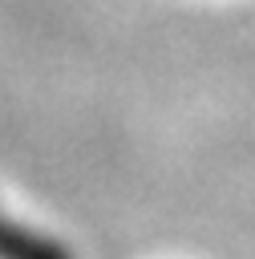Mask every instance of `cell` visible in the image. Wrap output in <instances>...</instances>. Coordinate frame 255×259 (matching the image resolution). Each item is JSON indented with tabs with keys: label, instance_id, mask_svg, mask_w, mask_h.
Returning <instances> with one entry per match:
<instances>
[{
	"label": "cell",
	"instance_id": "1",
	"mask_svg": "<svg viewBox=\"0 0 255 259\" xmlns=\"http://www.w3.org/2000/svg\"><path fill=\"white\" fill-rule=\"evenodd\" d=\"M0 259H73V251L57 235H49V231L24 223L20 214H12L8 206H0Z\"/></svg>",
	"mask_w": 255,
	"mask_h": 259
}]
</instances>
